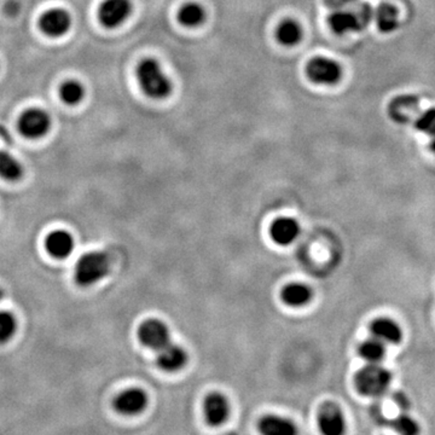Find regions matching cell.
<instances>
[{
	"mask_svg": "<svg viewBox=\"0 0 435 435\" xmlns=\"http://www.w3.org/2000/svg\"><path fill=\"white\" fill-rule=\"evenodd\" d=\"M323 1H324V4H326L328 8L333 9V10H338V9H343L347 6V5L355 3L357 0H323Z\"/></svg>",
	"mask_w": 435,
	"mask_h": 435,
	"instance_id": "obj_30",
	"label": "cell"
},
{
	"mask_svg": "<svg viewBox=\"0 0 435 435\" xmlns=\"http://www.w3.org/2000/svg\"><path fill=\"white\" fill-rule=\"evenodd\" d=\"M371 335L383 343L397 345L402 341L403 331L398 323L390 318H379L371 323Z\"/></svg>",
	"mask_w": 435,
	"mask_h": 435,
	"instance_id": "obj_18",
	"label": "cell"
},
{
	"mask_svg": "<svg viewBox=\"0 0 435 435\" xmlns=\"http://www.w3.org/2000/svg\"><path fill=\"white\" fill-rule=\"evenodd\" d=\"M388 115L392 120L404 125L415 120L419 114V98L414 95L395 97L388 105Z\"/></svg>",
	"mask_w": 435,
	"mask_h": 435,
	"instance_id": "obj_9",
	"label": "cell"
},
{
	"mask_svg": "<svg viewBox=\"0 0 435 435\" xmlns=\"http://www.w3.org/2000/svg\"><path fill=\"white\" fill-rule=\"evenodd\" d=\"M355 383L360 394L380 398L390 391L392 374L379 362H369L355 374Z\"/></svg>",
	"mask_w": 435,
	"mask_h": 435,
	"instance_id": "obj_3",
	"label": "cell"
},
{
	"mask_svg": "<svg viewBox=\"0 0 435 435\" xmlns=\"http://www.w3.org/2000/svg\"><path fill=\"white\" fill-rule=\"evenodd\" d=\"M60 100L65 102V104H79L84 100V86L77 80L65 81V84L60 86Z\"/></svg>",
	"mask_w": 435,
	"mask_h": 435,
	"instance_id": "obj_25",
	"label": "cell"
},
{
	"mask_svg": "<svg viewBox=\"0 0 435 435\" xmlns=\"http://www.w3.org/2000/svg\"><path fill=\"white\" fill-rule=\"evenodd\" d=\"M318 427L323 435H345L346 419L336 404H324L318 412Z\"/></svg>",
	"mask_w": 435,
	"mask_h": 435,
	"instance_id": "obj_10",
	"label": "cell"
},
{
	"mask_svg": "<svg viewBox=\"0 0 435 435\" xmlns=\"http://www.w3.org/2000/svg\"><path fill=\"white\" fill-rule=\"evenodd\" d=\"M393 400H394L397 405H398L402 410L407 411L410 409L409 398H407V395L403 394V393H400V392L394 393V395H393Z\"/></svg>",
	"mask_w": 435,
	"mask_h": 435,
	"instance_id": "obj_29",
	"label": "cell"
},
{
	"mask_svg": "<svg viewBox=\"0 0 435 435\" xmlns=\"http://www.w3.org/2000/svg\"><path fill=\"white\" fill-rule=\"evenodd\" d=\"M205 9L202 8L201 5L196 4V3L186 4L184 6H181V10L178 12V20L188 28L198 27L200 24L205 22Z\"/></svg>",
	"mask_w": 435,
	"mask_h": 435,
	"instance_id": "obj_23",
	"label": "cell"
},
{
	"mask_svg": "<svg viewBox=\"0 0 435 435\" xmlns=\"http://www.w3.org/2000/svg\"><path fill=\"white\" fill-rule=\"evenodd\" d=\"M312 291L301 283H293L286 286L282 291L283 301L291 307H301L311 301Z\"/></svg>",
	"mask_w": 435,
	"mask_h": 435,
	"instance_id": "obj_19",
	"label": "cell"
},
{
	"mask_svg": "<svg viewBox=\"0 0 435 435\" xmlns=\"http://www.w3.org/2000/svg\"><path fill=\"white\" fill-rule=\"evenodd\" d=\"M203 412L205 421L210 423V426H220L229 417V402L220 393L210 394L205 398Z\"/></svg>",
	"mask_w": 435,
	"mask_h": 435,
	"instance_id": "obj_13",
	"label": "cell"
},
{
	"mask_svg": "<svg viewBox=\"0 0 435 435\" xmlns=\"http://www.w3.org/2000/svg\"><path fill=\"white\" fill-rule=\"evenodd\" d=\"M157 352H159L157 365L161 367L162 370L168 371V372L181 370L186 367V362H188L186 350H183L177 345H172L171 343Z\"/></svg>",
	"mask_w": 435,
	"mask_h": 435,
	"instance_id": "obj_14",
	"label": "cell"
},
{
	"mask_svg": "<svg viewBox=\"0 0 435 435\" xmlns=\"http://www.w3.org/2000/svg\"><path fill=\"white\" fill-rule=\"evenodd\" d=\"M41 32L51 38L65 36L72 27V17L63 9H51L39 21Z\"/></svg>",
	"mask_w": 435,
	"mask_h": 435,
	"instance_id": "obj_11",
	"label": "cell"
},
{
	"mask_svg": "<svg viewBox=\"0 0 435 435\" xmlns=\"http://www.w3.org/2000/svg\"><path fill=\"white\" fill-rule=\"evenodd\" d=\"M141 343L150 350H160L169 343V331L159 319L145 321L138 331Z\"/></svg>",
	"mask_w": 435,
	"mask_h": 435,
	"instance_id": "obj_8",
	"label": "cell"
},
{
	"mask_svg": "<svg viewBox=\"0 0 435 435\" xmlns=\"http://www.w3.org/2000/svg\"><path fill=\"white\" fill-rule=\"evenodd\" d=\"M1 296H3V293H1V289H0V300H1Z\"/></svg>",
	"mask_w": 435,
	"mask_h": 435,
	"instance_id": "obj_32",
	"label": "cell"
},
{
	"mask_svg": "<svg viewBox=\"0 0 435 435\" xmlns=\"http://www.w3.org/2000/svg\"><path fill=\"white\" fill-rule=\"evenodd\" d=\"M110 272V260L103 252H90L79 259L75 266V282L80 286H90L100 282Z\"/></svg>",
	"mask_w": 435,
	"mask_h": 435,
	"instance_id": "obj_4",
	"label": "cell"
},
{
	"mask_svg": "<svg viewBox=\"0 0 435 435\" xmlns=\"http://www.w3.org/2000/svg\"><path fill=\"white\" fill-rule=\"evenodd\" d=\"M137 79L143 92L153 100H165L172 92V82L153 58L143 60L138 65Z\"/></svg>",
	"mask_w": 435,
	"mask_h": 435,
	"instance_id": "obj_2",
	"label": "cell"
},
{
	"mask_svg": "<svg viewBox=\"0 0 435 435\" xmlns=\"http://www.w3.org/2000/svg\"><path fill=\"white\" fill-rule=\"evenodd\" d=\"M306 75L314 84L333 86L341 80L343 68L331 58L314 57L307 63Z\"/></svg>",
	"mask_w": 435,
	"mask_h": 435,
	"instance_id": "obj_5",
	"label": "cell"
},
{
	"mask_svg": "<svg viewBox=\"0 0 435 435\" xmlns=\"http://www.w3.org/2000/svg\"><path fill=\"white\" fill-rule=\"evenodd\" d=\"M258 428L262 435H299L296 424L283 416H265L259 421Z\"/></svg>",
	"mask_w": 435,
	"mask_h": 435,
	"instance_id": "obj_15",
	"label": "cell"
},
{
	"mask_svg": "<svg viewBox=\"0 0 435 435\" xmlns=\"http://www.w3.org/2000/svg\"><path fill=\"white\" fill-rule=\"evenodd\" d=\"M429 146H431V151L435 153V136H433V139H431V145H429Z\"/></svg>",
	"mask_w": 435,
	"mask_h": 435,
	"instance_id": "obj_31",
	"label": "cell"
},
{
	"mask_svg": "<svg viewBox=\"0 0 435 435\" xmlns=\"http://www.w3.org/2000/svg\"><path fill=\"white\" fill-rule=\"evenodd\" d=\"M23 168L20 162L6 150L0 148V177L6 181H16L22 177Z\"/></svg>",
	"mask_w": 435,
	"mask_h": 435,
	"instance_id": "obj_22",
	"label": "cell"
},
{
	"mask_svg": "<svg viewBox=\"0 0 435 435\" xmlns=\"http://www.w3.org/2000/svg\"><path fill=\"white\" fill-rule=\"evenodd\" d=\"M270 234L277 245L289 246L299 237L300 226L291 218H279L271 226Z\"/></svg>",
	"mask_w": 435,
	"mask_h": 435,
	"instance_id": "obj_16",
	"label": "cell"
},
{
	"mask_svg": "<svg viewBox=\"0 0 435 435\" xmlns=\"http://www.w3.org/2000/svg\"><path fill=\"white\" fill-rule=\"evenodd\" d=\"M359 355L367 362H380L386 355V347L377 338H372L360 345Z\"/></svg>",
	"mask_w": 435,
	"mask_h": 435,
	"instance_id": "obj_24",
	"label": "cell"
},
{
	"mask_svg": "<svg viewBox=\"0 0 435 435\" xmlns=\"http://www.w3.org/2000/svg\"><path fill=\"white\" fill-rule=\"evenodd\" d=\"M148 405V395L139 388H131L117 395L114 407L121 415L134 416L141 414Z\"/></svg>",
	"mask_w": 435,
	"mask_h": 435,
	"instance_id": "obj_12",
	"label": "cell"
},
{
	"mask_svg": "<svg viewBox=\"0 0 435 435\" xmlns=\"http://www.w3.org/2000/svg\"><path fill=\"white\" fill-rule=\"evenodd\" d=\"M132 12L131 0H104L98 10V18L107 28H117Z\"/></svg>",
	"mask_w": 435,
	"mask_h": 435,
	"instance_id": "obj_7",
	"label": "cell"
},
{
	"mask_svg": "<svg viewBox=\"0 0 435 435\" xmlns=\"http://www.w3.org/2000/svg\"><path fill=\"white\" fill-rule=\"evenodd\" d=\"M375 20L382 33L394 32L398 28V10L391 4H381L374 11Z\"/></svg>",
	"mask_w": 435,
	"mask_h": 435,
	"instance_id": "obj_20",
	"label": "cell"
},
{
	"mask_svg": "<svg viewBox=\"0 0 435 435\" xmlns=\"http://www.w3.org/2000/svg\"><path fill=\"white\" fill-rule=\"evenodd\" d=\"M276 38H277L278 43H281L284 46H294L301 41V27L296 21H283L282 23H279L277 27Z\"/></svg>",
	"mask_w": 435,
	"mask_h": 435,
	"instance_id": "obj_21",
	"label": "cell"
},
{
	"mask_svg": "<svg viewBox=\"0 0 435 435\" xmlns=\"http://www.w3.org/2000/svg\"><path fill=\"white\" fill-rule=\"evenodd\" d=\"M391 427L398 435H419V426L407 412H403L391 421Z\"/></svg>",
	"mask_w": 435,
	"mask_h": 435,
	"instance_id": "obj_26",
	"label": "cell"
},
{
	"mask_svg": "<svg viewBox=\"0 0 435 435\" xmlns=\"http://www.w3.org/2000/svg\"><path fill=\"white\" fill-rule=\"evenodd\" d=\"M51 127V119L46 112L41 109H28L21 115L18 120V131L24 137H44Z\"/></svg>",
	"mask_w": 435,
	"mask_h": 435,
	"instance_id": "obj_6",
	"label": "cell"
},
{
	"mask_svg": "<svg viewBox=\"0 0 435 435\" xmlns=\"http://www.w3.org/2000/svg\"><path fill=\"white\" fill-rule=\"evenodd\" d=\"M414 126L421 132L435 136V108L427 109L426 112L419 113L414 120Z\"/></svg>",
	"mask_w": 435,
	"mask_h": 435,
	"instance_id": "obj_28",
	"label": "cell"
},
{
	"mask_svg": "<svg viewBox=\"0 0 435 435\" xmlns=\"http://www.w3.org/2000/svg\"><path fill=\"white\" fill-rule=\"evenodd\" d=\"M374 18V9L367 3H358L353 8L338 9L328 17V23L333 32L338 36L346 33L360 32L367 28Z\"/></svg>",
	"mask_w": 435,
	"mask_h": 435,
	"instance_id": "obj_1",
	"label": "cell"
},
{
	"mask_svg": "<svg viewBox=\"0 0 435 435\" xmlns=\"http://www.w3.org/2000/svg\"><path fill=\"white\" fill-rule=\"evenodd\" d=\"M48 253L57 259H65L72 254L74 249V240L72 235L65 230H56L48 235L45 241Z\"/></svg>",
	"mask_w": 435,
	"mask_h": 435,
	"instance_id": "obj_17",
	"label": "cell"
},
{
	"mask_svg": "<svg viewBox=\"0 0 435 435\" xmlns=\"http://www.w3.org/2000/svg\"><path fill=\"white\" fill-rule=\"evenodd\" d=\"M16 318L10 312H0V343H8L16 331Z\"/></svg>",
	"mask_w": 435,
	"mask_h": 435,
	"instance_id": "obj_27",
	"label": "cell"
}]
</instances>
